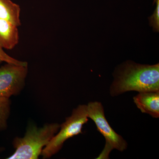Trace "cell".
I'll return each instance as SVG.
<instances>
[{
    "instance_id": "obj_6",
    "label": "cell",
    "mask_w": 159,
    "mask_h": 159,
    "mask_svg": "<svg viewBox=\"0 0 159 159\" xmlns=\"http://www.w3.org/2000/svg\"><path fill=\"white\" fill-rule=\"evenodd\" d=\"M134 101L142 112L153 118L159 117V91L141 92L133 98Z\"/></svg>"
},
{
    "instance_id": "obj_9",
    "label": "cell",
    "mask_w": 159,
    "mask_h": 159,
    "mask_svg": "<svg viewBox=\"0 0 159 159\" xmlns=\"http://www.w3.org/2000/svg\"><path fill=\"white\" fill-rule=\"evenodd\" d=\"M11 102L9 98L0 97V132L7 127V120L10 114Z\"/></svg>"
},
{
    "instance_id": "obj_2",
    "label": "cell",
    "mask_w": 159,
    "mask_h": 159,
    "mask_svg": "<svg viewBox=\"0 0 159 159\" xmlns=\"http://www.w3.org/2000/svg\"><path fill=\"white\" fill-rule=\"evenodd\" d=\"M60 125L57 123L46 124L38 127L29 125L23 138L16 137L13 145L14 153L7 159H37L43 149L58 132Z\"/></svg>"
},
{
    "instance_id": "obj_11",
    "label": "cell",
    "mask_w": 159,
    "mask_h": 159,
    "mask_svg": "<svg viewBox=\"0 0 159 159\" xmlns=\"http://www.w3.org/2000/svg\"><path fill=\"white\" fill-rule=\"evenodd\" d=\"M156 4V8L153 14L149 17V23L151 26L153 27L155 31L158 32L159 30V0H155Z\"/></svg>"
},
{
    "instance_id": "obj_5",
    "label": "cell",
    "mask_w": 159,
    "mask_h": 159,
    "mask_svg": "<svg viewBox=\"0 0 159 159\" xmlns=\"http://www.w3.org/2000/svg\"><path fill=\"white\" fill-rule=\"evenodd\" d=\"M28 66L6 63L0 66V97L9 98L20 93L25 85Z\"/></svg>"
},
{
    "instance_id": "obj_10",
    "label": "cell",
    "mask_w": 159,
    "mask_h": 159,
    "mask_svg": "<svg viewBox=\"0 0 159 159\" xmlns=\"http://www.w3.org/2000/svg\"><path fill=\"white\" fill-rule=\"evenodd\" d=\"M5 62L8 63L12 64L18 66H28V63L26 61H20L11 57L3 50L0 46V64Z\"/></svg>"
},
{
    "instance_id": "obj_8",
    "label": "cell",
    "mask_w": 159,
    "mask_h": 159,
    "mask_svg": "<svg viewBox=\"0 0 159 159\" xmlns=\"http://www.w3.org/2000/svg\"><path fill=\"white\" fill-rule=\"evenodd\" d=\"M20 8L11 0H0V18L18 27L21 25Z\"/></svg>"
},
{
    "instance_id": "obj_4",
    "label": "cell",
    "mask_w": 159,
    "mask_h": 159,
    "mask_svg": "<svg viewBox=\"0 0 159 159\" xmlns=\"http://www.w3.org/2000/svg\"><path fill=\"white\" fill-rule=\"evenodd\" d=\"M87 110L88 118L95 122L97 130L105 139V147L97 158H108L110 153L114 149L120 152L126 150L127 142L116 133L109 124L102 103L97 101L89 102L87 105Z\"/></svg>"
},
{
    "instance_id": "obj_1",
    "label": "cell",
    "mask_w": 159,
    "mask_h": 159,
    "mask_svg": "<svg viewBox=\"0 0 159 159\" xmlns=\"http://www.w3.org/2000/svg\"><path fill=\"white\" fill-rule=\"evenodd\" d=\"M110 87L111 95L125 92L159 91V65H146L126 61L117 69Z\"/></svg>"
},
{
    "instance_id": "obj_7",
    "label": "cell",
    "mask_w": 159,
    "mask_h": 159,
    "mask_svg": "<svg viewBox=\"0 0 159 159\" xmlns=\"http://www.w3.org/2000/svg\"><path fill=\"white\" fill-rule=\"evenodd\" d=\"M19 41L17 27L0 18V46L3 49L12 50Z\"/></svg>"
},
{
    "instance_id": "obj_12",
    "label": "cell",
    "mask_w": 159,
    "mask_h": 159,
    "mask_svg": "<svg viewBox=\"0 0 159 159\" xmlns=\"http://www.w3.org/2000/svg\"><path fill=\"white\" fill-rule=\"evenodd\" d=\"M4 148H3V147H0V152H2L3 151H4Z\"/></svg>"
},
{
    "instance_id": "obj_3",
    "label": "cell",
    "mask_w": 159,
    "mask_h": 159,
    "mask_svg": "<svg viewBox=\"0 0 159 159\" xmlns=\"http://www.w3.org/2000/svg\"><path fill=\"white\" fill-rule=\"evenodd\" d=\"M86 105H80L74 109L72 115L66 118L59 130L43 149V158H49L57 153L67 140L82 133L84 124L89 121Z\"/></svg>"
}]
</instances>
